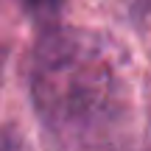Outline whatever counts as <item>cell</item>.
<instances>
[{
    "label": "cell",
    "instance_id": "7a4b0ae2",
    "mask_svg": "<svg viewBox=\"0 0 151 151\" xmlns=\"http://www.w3.org/2000/svg\"><path fill=\"white\" fill-rule=\"evenodd\" d=\"M56 3H59V0H31V6H34V9H42V11L53 9Z\"/></svg>",
    "mask_w": 151,
    "mask_h": 151
},
{
    "label": "cell",
    "instance_id": "6da1fadb",
    "mask_svg": "<svg viewBox=\"0 0 151 151\" xmlns=\"http://www.w3.org/2000/svg\"><path fill=\"white\" fill-rule=\"evenodd\" d=\"M37 106L65 146H95L118 112V81L109 59L87 37L50 39L37 67Z\"/></svg>",
    "mask_w": 151,
    "mask_h": 151
}]
</instances>
